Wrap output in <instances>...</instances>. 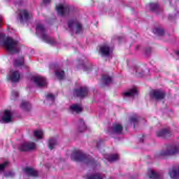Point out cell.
I'll list each match as a JSON object with an SVG mask.
<instances>
[{
	"mask_svg": "<svg viewBox=\"0 0 179 179\" xmlns=\"http://www.w3.org/2000/svg\"><path fill=\"white\" fill-rule=\"evenodd\" d=\"M3 45L6 50L10 53L14 54L20 52V47L19 43L11 37H8L4 39Z\"/></svg>",
	"mask_w": 179,
	"mask_h": 179,
	"instance_id": "1",
	"label": "cell"
},
{
	"mask_svg": "<svg viewBox=\"0 0 179 179\" xmlns=\"http://www.w3.org/2000/svg\"><path fill=\"white\" fill-rule=\"evenodd\" d=\"M71 159L78 162L88 163L90 162L89 156L80 150H75L71 154Z\"/></svg>",
	"mask_w": 179,
	"mask_h": 179,
	"instance_id": "2",
	"label": "cell"
},
{
	"mask_svg": "<svg viewBox=\"0 0 179 179\" xmlns=\"http://www.w3.org/2000/svg\"><path fill=\"white\" fill-rule=\"evenodd\" d=\"M179 154V145L172 144L165 147L160 152L161 156H170Z\"/></svg>",
	"mask_w": 179,
	"mask_h": 179,
	"instance_id": "3",
	"label": "cell"
},
{
	"mask_svg": "<svg viewBox=\"0 0 179 179\" xmlns=\"http://www.w3.org/2000/svg\"><path fill=\"white\" fill-rule=\"evenodd\" d=\"M68 26L70 30L75 34L80 33L83 30L81 23L76 20H70L68 23Z\"/></svg>",
	"mask_w": 179,
	"mask_h": 179,
	"instance_id": "4",
	"label": "cell"
},
{
	"mask_svg": "<svg viewBox=\"0 0 179 179\" xmlns=\"http://www.w3.org/2000/svg\"><path fill=\"white\" fill-rule=\"evenodd\" d=\"M36 146L35 143L30 141H26L22 143L19 147V149L20 151L23 152H28L33 150L36 148Z\"/></svg>",
	"mask_w": 179,
	"mask_h": 179,
	"instance_id": "5",
	"label": "cell"
},
{
	"mask_svg": "<svg viewBox=\"0 0 179 179\" xmlns=\"http://www.w3.org/2000/svg\"><path fill=\"white\" fill-rule=\"evenodd\" d=\"M32 80L39 87L41 88H44L48 86L47 79L42 76H35L32 78Z\"/></svg>",
	"mask_w": 179,
	"mask_h": 179,
	"instance_id": "6",
	"label": "cell"
},
{
	"mask_svg": "<svg viewBox=\"0 0 179 179\" xmlns=\"http://www.w3.org/2000/svg\"><path fill=\"white\" fill-rule=\"evenodd\" d=\"M18 17L22 22H26L31 19V13L26 10H21L18 13Z\"/></svg>",
	"mask_w": 179,
	"mask_h": 179,
	"instance_id": "7",
	"label": "cell"
},
{
	"mask_svg": "<svg viewBox=\"0 0 179 179\" xmlns=\"http://www.w3.org/2000/svg\"><path fill=\"white\" fill-rule=\"evenodd\" d=\"M75 94L77 97L80 98H84L86 97L88 94V90L85 86H81L76 88L75 90Z\"/></svg>",
	"mask_w": 179,
	"mask_h": 179,
	"instance_id": "8",
	"label": "cell"
},
{
	"mask_svg": "<svg viewBox=\"0 0 179 179\" xmlns=\"http://www.w3.org/2000/svg\"><path fill=\"white\" fill-rule=\"evenodd\" d=\"M151 95L156 100H161L165 98V92L161 90H155L151 92Z\"/></svg>",
	"mask_w": 179,
	"mask_h": 179,
	"instance_id": "9",
	"label": "cell"
},
{
	"mask_svg": "<svg viewBox=\"0 0 179 179\" xmlns=\"http://www.w3.org/2000/svg\"><path fill=\"white\" fill-rule=\"evenodd\" d=\"M56 11L61 16H65L68 12V8L64 4H59L56 7Z\"/></svg>",
	"mask_w": 179,
	"mask_h": 179,
	"instance_id": "10",
	"label": "cell"
},
{
	"mask_svg": "<svg viewBox=\"0 0 179 179\" xmlns=\"http://www.w3.org/2000/svg\"><path fill=\"white\" fill-rule=\"evenodd\" d=\"M169 175L172 179L179 178V165L174 166L169 171Z\"/></svg>",
	"mask_w": 179,
	"mask_h": 179,
	"instance_id": "11",
	"label": "cell"
},
{
	"mask_svg": "<svg viewBox=\"0 0 179 179\" xmlns=\"http://www.w3.org/2000/svg\"><path fill=\"white\" fill-rule=\"evenodd\" d=\"M12 113L9 110H5L3 112V115L1 118V120L4 123H8L12 121Z\"/></svg>",
	"mask_w": 179,
	"mask_h": 179,
	"instance_id": "12",
	"label": "cell"
},
{
	"mask_svg": "<svg viewBox=\"0 0 179 179\" xmlns=\"http://www.w3.org/2000/svg\"><path fill=\"white\" fill-rule=\"evenodd\" d=\"M171 131L168 128H163L157 132V136L158 137L166 138L171 134Z\"/></svg>",
	"mask_w": 179,
	"mask_h": 179,
	"instance_id": "13",
	"label": "cell"
},
{
	"mask_svg": "<svg viewBox=\"0 0 179 179\" xmlns=\"http://www.w3.org/2000/svg\"><path fill=\"white\" fill-rule=\"evenodd\" d=\"M21 78V75L20 73L17 71H14L11 73L10 75V79L13 83H17L20 81Z\"/></svg>",
	"mask_w": 179,
	"mask_h": 179,
	"instance_id": "14",
	"label": "cell"
},
{
	"mask_svg": "<svg viewBox=\"0 0 179 179\" xmlns=\"http://www.w3.org/2000/svg\"><path fill=\"white\" fill-rule=\"evenodd\" d=\"M148 176L151 179H161V176L155 170H150L148 173Z\"/></svg>",
	"mask_w": 179,
	"mask_h": 179,
	"instance_id": "15",
	"label": "cell"
},
{
	"mask_svg": "<svg viewBox=\"0 0 179 179\" xmlns=\"http://www.w3.org/2000/svg\"><path fill=\"white\" fill-rule=\"evenodd\" d=\"M24 170L25 171V173L26 174H28L29 176H34V177H36V176H38L39 175V173L37 171H36L35 169L32 168V167H26V168L24 169Z\"/></svg>",
	"mask_w": 179,
	"mask_h": 179,
	"instance_id": "16",
	"label": "cell"
},
{
	"mask_svg": "<svg viewBox=\"0 0 179 179\" xmlns=\"http://www.w3.org/2000/svg\"><path fill=\"white\" fill-rule=\"evenodd\" d=\"M21 108H22V110L26 112H29L31 110V109L32 108V104L28 101H23L22 103L21 104Z\"/></svg>",
	"mask_w": 179,
	"mask_h": 179,
	"instance_id": "17",
	"label": "cell"
},
{
	"mask_svg": "<svg viewBox=\"0 0 179 179\" xmlns=\"http://www.w3.org/2000/svg\"><path fill=\"white\" fill-rule=\"evenodd\" d=\"M99 51L103 55L108 56L110 53V48L107 45H103L100 48Z\"/></svg>",
	"mask_w": 179,
	"mask_h": 179,
	"instance_id": "18",
	"label": "cell"
},
{
	"mask_svg": "<svg viewBox=\"0 0 179 179\" xmlns=\"http://www.w3.org/2000/svg\"><path fill=\"white\" fill-rule=\"evenodd\" d=\"M105 158L109 162H114L119 159V156L118 154H107L105 156Z\"/></svg>",
	"mask_w": 179,
	"mask_h": 179,
	"instance_id": "19",
	"label": "cell"
},
{
	"mask_svg": "<svg viewBox=\"0 0 179 179\" xmlns=\"http://www.w3.org/2000/svg\"><path fill=\"white\" fill-rule=\"evenodd\" d=\"M101 81L106 85H109L112 82V77L108 75H103L101 77Z\"/></svg>",
	"mask_w": 179,
	"mask_h": 179,
	"instance_id": "20",
	"label": "cell"
},
{
	"mask_svg": "<svg viewBox=\"0 0 179 179\" xmlns=\"http://www.w3.org/2000/svg\"><path fill=\"white\" fill-rule=\"evenodd\" d=\"M70 108L72 110H73L77 113H79L81 112L83 110V107L79 104H75L71 105Z\"/></svg>",
	"mask_w": 179,
	"mask_h": 179,
	"instance_id": "21",
	"label": "cell"
},
{
	"mask_svg": "<svg viewBox=\"0 0 179 179\" xmlns=\"http://www.w3.org/2000/svg\"><path fill=\"white\" fill-rule=\"evenodd\" d=\"M137 92V89L136 88H132L131 90H129L126 92H124L123 95L125 96L131 97V96H134L135 94H136Z\"/></svg>",
	"mask_w": 179,
	"mask_h": 179,
	"instance_id": "22",
	"label": "cell"
},
{
	"mask_svg": "<svg viewBox=\"0 0 179 179\" xmlns=\"http://www.w3.org/2000/svg\"><path fill=\"white\" fill-rule=\"evenodd\" d=\"M34 135L35 136V137L36 138L38 139H42L44 137V133L42 130L40 129H37L35 130L34 132Z\"/></svg>",
	"mask_w": 179,
	"mask_h": 179,
	"instance_id": "23",
	"label": "cell"
},
{
	"mask_svg": "<svg viewBox=\"0 0 179 179\" xmlns=\"http://www.w3.org/2000/svg\"><path fill=\"white\" fill-rule=\"evenodd\" d=\"M123 126H121L120 124H119V123H117L113 127L114 131L117 133V134H120L121 132L123 131Z\"/></svg>",
	"mask_w": 179,
	"mask_h": 179,
	"instance_id": "24",
	"label": "cell"
},
{
	"mask_svg": "<svg viewBox=\"0 0 179 179\" xmlns=\"http://www.w3.org/2000/svg\"><path fill=\"white\" fill-rule=\"evenodd\" d=\"M56 143H57V141H56V139H55L54 138H51L48 140V147H50V148L51 150L54 148L55 146H56Z\"/></svg>",
	"mask_w": 179,
	"mask_h": 179,
	"instance_id": "25",
	"label": "cell"
},
{
	"mask_svg": "<svg viewBox=\"0 0 179 179\" xmlns=\"http://www.w3.org/2000/svg\"><path fill=\"white\" fill-rule=\"evenodd\" d=\"M154 33L158 35L159 36H162L165 33V31L163 29V28H159V27H156L154 28Z\"/></svg>",
	"mask_w": 179,
	"mask_h": 179,
	"instance_id": "26",
	"label": "cell"
},
{
	"mask_svg": "<svg viewBox=\"0 0 179 179\" xmlns=\"http://www.w3.org/2000/svg\"><path fill=\"white\" fill-rule=\"evenodd\" d=\"M56 76L60 80H62L64 78L65 73L62 70H58L55 72Z\"/></svg>",
	"mask_w": 179,
	"mask_h": 179,
	"instance_id": "27",
	"label": "cell"
},
{
	"mask_svg": "<svg viewBox=\"0 0 179 179\" xmlns=\"http://www.w3.org/2000/svg\"><path fill=\"white\" fill-rule=\"evenodd\" d=\"M87 179H103V178L100 174L94 173L88 176Z\"/></svg>",
	"mask_w": 179,
	"mask_h": 179,
	"instance_id": "28",
	"label": "cell"
},
{
	"mask_svg": "<svg viewBox=\"0 0 179 179\" xmlns=\"http://www.w3.org/2000/svg\"><path fill=\"white\" fill-rule=\"evenodd\" d=\"M23 63H24L23 59L20 58V59H17L15 60V61L14 62V64L17 66H21V65L23 64Z\"/></svg>",
	"mask_w": 179,
	"mask_h": 179,
	"instance_id": "29",
	"label": "cell"
},
{
	"mask_svg": "<svg viewBox=\"0 0 179 179\" xmlns=\"http://www.w3.org/2000/svg\"><path fill=\"white\" fill-rule=\"evenodd\" d=\"M8 162H4L2 164H1V167H0V168H1V171H3L5 169H6V167L8 166Z\"/></svg>",
	"mask_w": 179,
	"mask_h": 179,
	"instance_id": "30",
	"label": "cell"
}]
</instances>
